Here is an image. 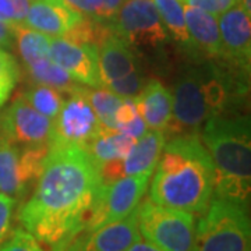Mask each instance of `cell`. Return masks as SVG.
<instances>
[{"label":"cell","mask_w":251,"mask_h":251,"mask_svg":"<svg viewBox=\"0 0 251 251\" xmlns=\"http://www.w3.org/2000/svg\"><path fill=\"white\" fill-rule=\"evenodd\" d=\"M99 186L97 165L84 148L50 145L18 221L39 243L64 251L84 232Z\"/></svg>","instance_id":"6da1fadb"},{"label":"cell","mask_w":251,"mask_h":251,"mask_svg":"<svg viewBox=\"0 0 251 251\" xmlns=\"http://www.w3.org/2000/svg\"><path fill=\"white\" fill-rule=\"evenodd\" d=\"M150 201L202 215L214 197V166L200 134L172 137L155 166Z\"/></svg>","instance_id":"7a4b0ae2"},{"label":"cell","mask_w":251,"mask_h":251,"mask_svg":"<svg viewBox=\"0 0 251 251\" xmlns=\"http://www.w3.org/2000/svg\"><path fill=\"white\" fill-rule=\"evenodd\" d=\"M200 138L214 166V197L250 204V117L218 115L206 119Z\"/></svg>","instance_id":"3957f363"},{"label":"cell","mask_w":251,"mask_h":251,"mask_svg":"<svg viewBox=\"0 0 251 251\" xmlns=\"http://www.w3.org/2000/svg\"><path fill=\"white\" fill-rule=\"evenodd\" d=\"M249 206L212 197L196 222L191 251H250Z\"/></svg>","instance_id":"277c9868"},{"label":"cell","mask_w":251,"mask_h":251,"mask_svg":"<svg viewBox=\"0 0 251 251\" xmlns=\"http://www.w3.org/2000/svg\"><path fill=\"white\" fill-rule=\"evenodd\" d=\"M112 29L137 53L153 62L166 54L171 41L152 0H125Z\"/></svg>","instance_id":"5b68a950"},{"label":"cell","mask_w":251,"mask_h":251,"mask_svg":"<svg viewBox=\"0 0 251 251\" xmlns=\"http://www.w3.org/2000/svg\"><path fill=\"white\" fill-rule=\"evenodd\" d=\"M141 239L161 251H191L196 233V215L145 200L138 205Z\"/></svg>","instance_id":"8992f818"},{"label":"cell","mask_w":251,"mask_h":251,"mask_svg":"<svg viewBox=\"0 0 251 251\" xmlns=\"http://www.w3.org/2000/svg\"><path fill=\"white\" fill-rule=\"evenodd\" d=\"M150 180L151 173H140L125 176L110 184H100L84 233H91L131 214L143 201Z\"/></svg>","instance_id":"52a82bcc"},{"label":"cell","mask_w":251,"mask_h":251,"mask_svg":"<svg viewBox=\"0 0 251 251\" xmlns=\"http://www.w3.org/2000/svg\"><path fill=\"white\" fill-rule=\"evenodd\" d=\"M102 125L91 106L87 88L78 87L69 94L59 115L52 122L50 145L87 148Z\"/></svg>","instance_id":"ba28073f"},{"label":"cell","mask_w":251,"mask_h":251,"mask_svg":"<svg viewBox=\"0 0 251 251\" xmlns=\"http://www.w3.org/2000/svg\"><path fill=\"white\" fill-rule=\"evenodd\" d=\"M172 119L165 135L200 134L209 117L201 91V67L188 66L180 73L173 88Z\"/></svg>","instance_id":"9c48e42d"},{"label":"cell","mask_w":251,"mask_h":251,"mask_svg":"<svg viewBox=\"0 0 251 251\" xmlns=\"http://www.w3.org/2000/svg\"><path fill=\"white\" fill-rule=\"evenodd\" d=\"M0 134L20 148L49 147L52 120L41 115L20 95L0 116Z\"/></svg>","instance_id":"30bf717a"},{"label":"cell","mask_w":251,"mask_h":251,"mask_svg":"<svg viewBox=\"0 0 251 251\" xmlns=\"http://www.w3.org/2000/svg\"><path fill=\"white\" fill-rule=\"evenodd\" d=\"M49 56L75 82L91 88L102 87L97 45L74 44L64 38H50Z\"/></svg>","instance_id":"8fae6325"},{"label":"cell","mask_w":251,"mask_h":251,"mask_svg":"<svg viewBox=\"0 0 251 251\" xmlns=\"http://www.w3.org/2000/svg\"><path fill=\"white\" fill-rule=\"evenodd\" d=\"M218 25L224 46V62L249 74L251 62L250 11L239 1V4L218 17Z\"/></svg>","instance_id":"7c38bea8"},{"label":"cell","mask_w":251,"mask_h":251,"mask_svg":"<svg viewBox=\"0 0 251 251\" xmlns=\"http://www.w3.org/2000/svg\"><path fill=\"white\" fill-rule=\"evenodd\" d=\"M82 20L84 16L64 0H29L23 25L50 38H63Z\"/></svg>","instance_id":"4fadbf2b"},{"label":"cell","mask_w":251,"mask_h":251,"mask_svg":"<svg viewBox=\"0 0 251 251\" xmlns=\"http://www.w3.org/2000/svg\"><path fill=\"white\" fill-rule=\"evenodd\" d=\"M98 64L100 82L105 88L131 74L141 73L134 50L115 31H112L98 46Z\"/></svg>","instance_id":"5bb4252c"},{"label":"cell","mask_w":251,"mask_h":251,"mask_svg":"<svg viewBox=\"0 0 251 251\" xmlns=\"http://www.w3.org/2000/svg\"><path fill=\"white\" fill-rule=\"evenodd\" d=\"M141 239L138 230V206L131 214L91 233L78 236L81 251H127Z\"/></svg>","instance_id":"9a60e30c"},{"label":"cell","mask_w":251,"mask_h":251,"mask_svg":"<svg viewBox=\"0 0 251 251\" xmlns=\"http://www.w3.org/2000/svg\"><path fill=\"white\" fill-rule=\"evenodd\" d=\"M188 35L198 54L224 60V46L218 25V17L204 10L183 4Z\"/></svg>","instance_id":"2e32d148"},{"label":"cell","mask_w":251,"mask_h":251,"mask_svg":"<svg viewBox=\"0 0 251 251\" xmlns=\"http://www.w3.org/2000/svg\"><path fill=\"white\" fill-rule=\"evenodd\" d=\"M134 102L148 130H166L172 119L173 95L163 82L159 80L147 81Z\"/></svg>","instance_id":"e0dca14e"},{"label":"cell","mask_w":251,"mask_h":251,"mask_svg":"<svg viewBox=\"0 0 251 251\" xmlns=\"http://www.w3.org/2000/svg\"><path fill=\"white\" fill-rule=\"evenodd\" d=\"M165 143L166 135L159 130H148L145 134L137 138L123 159L126 176H133L140 173L152 175Z\"/></svg>","instance_id":"ac0fdd59"},{"label":"cell","mask_w":251,"mask_h":251,"mask_svg":"<svg viewBox=\"0 0 251 251\" xmlns=\"http://www.w3.org/2000/svg\"><path fill=\"white\" fill-rule=\"evenodd\" d=\"M21 150L0 134V193L16 201L24 197L31 187L23 173Z\"/></svg>","instance_id":"d6986e66"},{"label":"cell","mask_w":251,"mask_h":251,"mask_svg":"<svg viewBox=\"0 0 251 251\" xmlns=\"http://www.w3.org/2000/svg\"><path fill=\"white\" fill-rule=\"evenodd\" d=\"M159 13L162 24L172 41H175L180 49L190 57H197L198 53L194 44L188 35L183 3L180 0H152Z\"/></svg>","instance_id":"ffe728a7"},{"label":"cell","mask_w":251,"mask_h":251,"mask_svg":"<svg viewBox=\"0 0 251 251\" xmlns=\"http://www.w3.org/2000/svg\"><path fill=\"white\" fill-rule=\"evenodd\" d=\"M134 143L135 138L102 126L95 138L87 145L85 151L90 153L95 165H99L112 159H125Z\"/></svg>","instance_id":"44dd1931"},{"label":"cell","mask_w":251,"mask_h":251,"mask_svg":"<svg viewBox=\"0 0 251 251\" xmlns=\"http://www.w3.org/2000/svg\"><path fill=\"white\" fill-rule=\"evenodd\" d=\"M49 42L50 36L42 32L24 25L16 27V45L24 67L49 59Z\"/></svg>","instance_id":"7402d4cb"},{"label":"cell","mask_w":251,"mask_h":251,"mask_svg":"<svg viewBox=\"0 0 251 251\" xmlns=\"http://www.w3.org/2000/svg\"><path fill=\"white\" fill-rule=\"evenodd\" d=\"M25 70L29 74L31 80L34 81V84L49 85L52 88L67 92V94H70L80 87L62 67H59L56 63L52 62L50 57L28 66L25 67Z\"/></svg>","instance_id":"603a6c76"},{"label":"cell","mask_w":251,"mask_h":251,"mask_svg":"<svg viewBox=\"0 0 251 251\" xmlns=\"http://www.w3.org/2000/svg\"><path fill=\"white\" fill-rule=\"evenodd\" d=\"M23 97L27 99L32 108L52 122L59 115L64 103L62 91L44 84H34L23 94Z\"/></svg>","instance_id":"cb8c5ba5"},{"label":"cell","mask_w":251,"mask_h":251,"mask_svg":"<svg viewBox=\"0 0 251 251\" xmlns=\"http://www.w3.org/2000/svg\"><path fill=\"white\" fill-rule=\"evenodd\" d=\"M87 97H88V100H90L94 112L97 113V117L100 122V125L106 128L116 130L115 115H116L117 109L123 103L125 98L119 97L115 92L109 91L105 87H99V88H94V90L87 88Z\"/></svg>","instance_id":"d4e9b609"},{"label":"cell","mask_w":251,"mask_h":251,"mask_svg":"<svg viewBox=\"0 0 251 251\" xmlns=\"http://www.w3.org/2000/svg\"><path fill=\"white\" fill-rule=\"evenodd\" d=\"M20 80V67L11 54L0 48V108L9 100Z\"/></svg>","instance_id":"484cf974"},{"label":"cell","mask_w":251,"mask_h":251,"mask_svg":"<svg viewBox=\"0 0 251 251\" xmlns=\"http://www.w3.org/2000/svg\"><path fill=\"white\" fill-rule=\"evenodd\" d=\"M0 251H45L41 243L23 227L14 230L9 239L0 243Z\"/></svg>","instance_id":"4316f807"},{"label":"cell","mask_w":251,"mask_h":251,"mask_svg":"<svg viewBox=\"0 0 251 251\" xmlns=\"http://www.w3.org/2000/svg\"><path fill=\"white\" fill-rule=\"evenodd\" d=\"M70 7L78 11L84 17L97 20L100 23H112L103 0H64Z\"/></svg>","instance_id":"83f0119b"},{"label":"cell","mask_w":251,"mask_h":251,"mask_svg":"<svg viewBox=\"0 0 251 251\" xmlns=\"http://www.w3.org/2000/svg\"><path fill=\"white\" fill-rule=\"evenodd\" d=\"M29 0H0V16L14 27L23 25L27 17Z\"/></svg>","instance_id":"f1b7e54d"},{"label":"cell","mask_w":251,"mask_h":251,"mask_svg":"<svg viewBox=\"0 0 251 251\" xmlns=\"http://www.w3.org/2000/svg\"><path fill=\"white\" fill-rule=\"evenodd\" d=\"M180 1L183 4L197 7L215 17H219L221 14H224L229 9L239 4L240 0H180Z\"/></svg>","instance_id":"f546056e"},{"label":"cell","mask_w":251,"mask_h":251,"mask_svg":"<svg viewBox=\"0 0 251 251\" xmlns=\"http://www.w3.org/2000/svg\"><path fill=\"white\" fill-rule=\"evenodd\" d=\"M16 202L17 201L13 197L0 193V243H3L9 237Z\"/></svg>","instance_id":"4dcf8cb0"},{"label":"cell","mask_w":251,"mask_h":251,"mask_svg":"<svg viewBox=\"0 0 251 251\" xmlns=\"http://www.w3.org/2000/svg\"><path fill=\"white\" fill-rule=\"evenodd\" d=\"M117 131H120V133H123V134L128 135V137L137 140V138H140L141 135L145 134V133L148 131V127L144 123L143 117L138 115L133 122H130V123H127L126 126H123V127H120Z\"/></svg>","instance_id":"1f68e13d"},{"label":"cell","mask_w":251,"mask_h":251,"mask_svg":"<svg viewBox=\"0 0 251 251\" xmlns=\"http://www.w3.org/2000/svg\"><path fill=\"white\" fill-rule=\"evenodd\" d=\"M16 45V27L0 21V48L10 49Z\"/></svg>","instance_id":"d6a6232c"},{"label":"cell","mask_w":251,"mask_h":251,"mask_svg":"<svg viewBox=\"0 0 251 251\" xmlns=\"http://www.w3.org/2000/svg\"><path fill=\"white\" fill-rule=\"evenodd\" d=\"M127 251H161L158 247L152 246L151 243L145 242L144 239H140L138 242L134 243Z\"/></svg>","instance_id":"836d02e7"},{"label":"cell","mask_w":251,"mask_h":251,"mask_svg":"<svg viewBox=\"0 0 251 251\" xmlns=\"http://www.w3.org/2000/svg\"><path fill=\"white\" fill-rule=\"evenodd\" d=\"M64 251H81L80 246H78V242H77V239H75V240H74V242H73L72 244H70V246H69V247H67V249H66Z\"/></svg>","instance_id":"e575fe53"}]
</instances>
